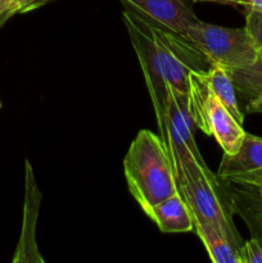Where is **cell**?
I'll list each match as a JSON object with an SVG mask.
<instances>
[{
    "label": "cell",
    "mask_w": 262,
    "mask_h": 263,
    "mask_svg": "<svg viewBox=\"0 0 262 263\" xmlns=\"http://www.w3.org/2000/svg\"><path fill=\"white\" fill-rule=\"evenodd\" d=\"M123 174L128 192L143 211L179 192L169 149L151 130H140L133 140L123 159Z\"/></svg>",
    "instance_id": "cell-1"
},
{
    "label": "cell",
    "mask_w": 262,
    "mask_h": 263,
    "mask_svg": "<svg viewBox=\"0 0 262 263\" xmlns=\"http://www.w3.org/2000/svg\"><path fill=\"white\" fill-rule=\"evenodd\" d=\"M174 170L179 192L192 212L193 221L211 223L240 249L244 241L234 223L230 182L213 174L205 162L190 159L176 164Z\"/></svg>",
    "instance_id": "cell-2"
},
{
    "label": "cell",
    "mask_w": 262,
    "mask_h": 263,
    "mask_svg": "<svg viewBox=\"0 0 262 263\" xmlns=\"http://www.w3.org/2000/svg\"><path fill=\"white\" fill-rule=\"evenodd\" d=\"M188 104L197 128L212 135L225 154H234L246 136L243 125L216 97L205 77V71H194L188 80Z\"/></svg>",
    "instance_id": "cell-3"
},
{
    "label": "cell",
    "mask_w": 262,
    "mask_h": 263,
    "mask_svg": "<svg viewBox=\"0 0 262 263\" xmlns=\"http://www.w3.org/2000/svg\"><path fill=\"white\" fill-rule=\"evenodd\" d=\"M184 36L211 63L222 67L229 73L253 63L259 51L246 27H222L199 20Z\"/></svg>",
    "instance_id": "cell-4"
},
{
    "label": "cell",
    "mask_w": 262,
    "mask_h": 263,
    "mask_svg": "<svg viewBox=\"0 0 262 263\" xmlns=\"http://www.w3.org/2000/svg\"><path fill=\"white\" fill-rule=\"evenodd\" d=\"M154 113L159 136L169 149L172 166L190 159L204 162L195 141L197 126L190 115L185 92L167 85L166 104Z\"/></svg>",
    "instance_id": "cell-5"
},
{
    "label": "cell",
    "mask_w": 262,
    "mask_h": 263,
    "mask_svg": "<svg viewBox=\"0 0 262 263\" xmlns=\"http://www.w3.org/2000/svg\"><path fill=\"white\" fill-rule=\"evenodd\" d=\"M152 31L164 81L186 94L189 74L194 71H207L212 63L185 36L153 26Z\"/></svg>",
    "instance_id": "cell-6"
},
{
    "label": "cell",
    "mask_w": 262,
    "mask_h": 263,
    "mask_svg": "<svg viewBox=\"0 0 262 263\" xmlns=\"http://www.w3.org/2000/svg\"><path fill=\"white\" fill-rule=\"evenodd\" d=\"M122 21L130 36L134 50L138 55L146 87L151 95L152 104L156 112L162 109L166 104L167 84L163 79L157 57L156 41H154L152 26L126 9L122 13Z\"/></svg>",
    "instance_id": "cell-7"
},
{
    "label": "cell",
    "mask_w": 262,
    "mask_h": 263,
    "mask_svg": "<svg viewBox=\"0 0 262 263\" xmlns=\"http://www.w3.org/2000/svg\"><path fill=\"white\" fill-rule=\"evenodd\" d=\"M126 10L151 26L184 36L188 28L199 21L193 0H118Z\"/></svg>",
    "instance_id": "cell-8"
},
{
    "label": "cell",
    "mask_w": 262,
    "mask_h": 263,
    "mask_svg": "<svg viewBox=\"0 0 262 263\" xmlns=\"http://www.w3.org/2000/svg\"><path fill=\"white\" fill-rule=\"evenodd\" d=\"M217 175L230 184L262 185V138L246 133L238 152L223 153Z\"/></svg>",
    "instance_id": "cell-9"
},
{
    "label": "cell",
    "mask_w": 262,
    "mask_h": 263,
    "mask_svg": "<svg viewBox=\"0 0 262 263\" xmlns=\"http://www.w3.org/2000/svg\"><path fill=\"white\" fill-rule=\"evenodd\" d=\"M40 190L33 179L32 170L28 161L26 162V197L23 226L20 243L17 246L13 262H44L35 240V228L38 212L40 207Z\"/></svg>",
    "instance_id": "cell-10"
},
{
    "label": "cell",
    "mask_w": 262,
    "mask_h": 263,
    "mask_svg": "<svg viewBox=\"0 0 262 263\" xmlns=\"http://www.w3.org/2000/svg\"><path fill=\"white\" fill-rule=\"evenodd\" d=\"M162 233H190L194 231V221L180 192L143 211Z\"/></svg>",
    "instance_id": "cell-11"
},
{
    "label": "cell",
    "mask_w": 262,
    "mask_h": 263,
    "mask_svg": "<svg viewBox=\"0 0 262 263\" xmlns=\"http://www.w3.org/2000/svg\"><path fill=\"white\" fill-rule=\"evenodd\" d=\"M241 112L262 113V50L253 63L231 72Z\"/></svg>",
    "instance_id": "cell-12"
},
{
    "label": "cell",
    "mask_w": 262,
    "mask_h": 263,
    "mask_svg": "<svg viewBox=\"0 0 262 263\" xmlns=\"http://www.w3.org/2000/svg\"><path fill=\"white\" fill-rule=\"evenodd\" d=\"M234 213L246 222L253 238L262 239V185L230 184Z\"/></svg>",
    "instance_id": "cell-13"
},
{
    "label": "cell",
    "mask_w": 262,
    "mask_h": 263,
    "mask_svg": "<svg viewBox=\"0 0 262 263\" xmlns=\"http://www.w3.org/2000/svg\"><path fill=\"white\" fill-rule=\"evenodd\" d=\"M194 233L204 246L211 261L215 263H239V248L215 226L205 221L194 220Z\"/></svg>",
    "instance_id": "cell-14"
},
{
    "label": "cell",
    "mask_w": 262,
    "mask_h": 263,
    "mask_svg": "<svg viewBox=\"0 0 262 263\" xmlns=\"http://www.w3.org/2000/svg\"><path fill=\"white\" fill-rule=\"evenodd\" d=\"M205 77L216 97L226 105V108L230 110L236 121L243 125L244 113L241 112L240 105H239L238 95H236L235 87L231 80V74L222 67L217 64H211L210 68L205 71Z\"/></svg>",
    "instance_id": "cell-15"
},
{
    "label": "cell",
    "mask_w": 262,
    "mask_h": 263,
    "mask_svg": "<svg viewBox=\"0 0 262 263\" xmlns=\"http://www.w3.org/2000/svg\"><path fill=\"white\" fill-rule=\"evenodd\" d=\"M246 10V30L253 40L254 45L262 50V10L247 8Z\"/></svg>",
    "instance_id": "cell-16"
},
{
    "label": "cell",
    "mask_w": 262,
    "mask_h": 263,
    "mask_svg": "<svg viewBox=\"0 0 262 263\" xmlns=\"http://www.w3.org/2000/svg\"><path fill=\"white\" fill-rule=\"evenodd\" d=\"M239 263H262V239L252 236L241 244L239 249Z\"/></svg>",
    "instance_id": "cell-17"
},
{
    "label": "cell",
    "mask_w": 262,
    "mask_h": 263,
    "mask_svg": "<svg viewBox=\"0 0 262 263\" xmlns=\"http://www.w3.org/2000/svg\"><path fill=\"white\" fill-rule=\"evenodd\" d=\"M194 3H215V4L231 5V7H243L244 9L262 10V0H193Z\"/></svg>",
    "instance_id": "cell-18"
},
{
    "label": "cell",
    "mask_w": 262,
    "mask_h": 263,
    "mask_svg": "<svg viewBox=\"0 0 262 263\" xmlns=\"http://www.w3.org/2000/svg\"><path fill=\"white\" fill-rule=\"evenodd\" d=\"M49 2L51 0H12V5L14 13L17 14V13H27L33 9H38V8L48 4Z\"/></svg>",
    "instance_id": "cell-19"
},
{
    "label": "cell",
    "mask_w": 262,
    "mask_h": 263,
    "mask_svg": "<svg viewBox=\"0 0 262 263\" xmlns=\"http://www.w3.org/2000/svg\"><path fill=\"white\" fill-rule=\"evenodd\" d=\"M14 14L12 0H0V27Z\"/></svg>",
    "instance_id": "cell-20"
}]
</instances>
